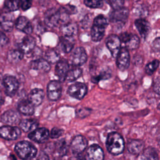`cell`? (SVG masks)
<instances>
[{
  "label": "cell",
  "mask_w": 160,
  "mask_h": 160,
  "mask_svg": "<svg viewBox=\"0 0 160 160\" xmlns=\"http://www.w3.org/2000/svg\"><path fill=\"white\" fill-rule=\"evenodd\" d=\"M74 43L71 39V38L69 37H61L59 39V47L61 50L64 53L69 52L73 48Z\"/></svg>",
  "instance_id": "83f0119b"
},
{
  "label": "cell",
  "mask_w": 160,
  "mask_h": 160,
  "mask_svg": "<svg viewBox=\"0 0 160 160\" xmlns=\"http://www.w3.org/2000/svg\"><path fill=\"white\" fill-rule=\"evenodd\" d=\"M142 160H158V154L156 149L148 147L142 151Z\"/></svg>",
  "instance_id": "f546056e"
},
{
  "label": "cell",
  "mask_w": 160,
  "mask_h": 160,
  "mask_svg": "<svg viewBox=\"0 0 160 160\" xmlns=\"http://www.w3.org/2000/svg\"><path fill=\"white\" fill-rule=\"evenodd\" d=\"M59 54L58 52L53 49H49L46 51L45 53V59L49 63H56L59 61Z\"/></svg>",
  "instance_id": "d6a6232c"
},
{
  "label": "cell",
  "mask_w": 160,
  "mask_h": 160,
  "mask_svg": "<svg viewBox=\"0 0 160 160\" xmlns=\"http://www.w3.org/2000/svg\"><path fill=\"white\" fill-rule=\"evenodd\" d=\"M3 102H4V99H3L2 96H1V93H0V105H1V104H2Z\"/></svg>",
  "instance_id": "7dc6e473"
},
{
  "label": "cell",
  "mask_w": 160,
  "mask_h": 160,
  "mask_svg": "<svg viewBox=\"0 0 160 160\" xmlns=\"http://www.w3.org/2000/svg\"><path fill=\"white\" fill-rule=\"evenodd\" d=\"M88 88L84 83L78 82L70 85L68 89V94L73 98L82 99L87 94Z\"/></svg>",
  "instance_id": "5b68a950"
},
{
  "label": "cell",
  "mask_w": 160,
  "mask_h": 160,
  "mask_svg": "<svg viewBox=\"0 0 160 160\" xmlns=\"http://www.w3.org/2000/svg\"><path fill=\"white\" fill-rule=\"evenodd\" d=\"M32 0H20V6L24 11L29 9L32 5Z\"/></svg>",
  "instance_id": "b9f144b4"
},
{
  "label": "cell",
  "mask_w": 160,
  "mask_h": 160,
  "mask_svg": "<svg viewBox=\"0 0 160 160\" xmlns=\"http://www.w3.org/2000/svg\"><path fill=\"white\" fill-rule=\"evenodd\" d=\"M87 54L82 47L76 48L71 55V62L74 66H79L84 64L87 61Z\"/></svg>",
  "instance_id": "8fae6325"
},
{
  "label": "cell",
  "mask_w": 160,
  "mask_h": 160,
  "mask_svg": "<svg viewBox=\"0 0 160 160\" xmlns=\"http://www.w3.org/2000/svg\"><path fill=\"white\" fill-rule=\"evenodd\" d=\"M5 7L9 11H17L19 8L20 0H5Z\"/></svg>",
  "instance_id": "e575fe53"
},
{
  "label": "cell",
  "mask_w": 160,
  "mask_h": 160,
  "mask_svg": "<svg viewBox=\"0 0 160 160\" xmlns=\"http://www.w3.org/2000/svg\"><path fill=\"white\" fill-rule=\"evenodd\" d=\"M106 1L113 9H117L122 8L124 3V0H106Z\"/></svg>",
  "instance_id": "f35d334b"
},
{
  "label": "cell",
  "mask_w": 160,
  "mask_h": 160,
  "mask_svg": "<svg viewBox=\"0 0 160 160\" xmlns=\"http://www.w3.org/2000/svg\"><path fill=\"white\" fill-rule=\"evenodd\" d=\"M61 31L64 36L72 38L78 32V26L74 22H68L61 27Z\"/></svg>",
  "instance_id": "f1b7e54d"
},
{
  "label": "cell",
  "mask_w": 160,
  "mask_h": 160,
  "mask_svg": "<svg viewBox=\"0 0 160 160\" xmlns=\"http://www.w3.org/2000/svg\"><path fill=\"white\" fill-rule=\"evenodd\" d=\"M144 144L142 141L139 139H132L128 144V150L132 154H139L144 149Z\"/></svg>",
  "instance_id": "d4e9b609"
},
{
  "label": "cell",
  "mask_w": 160,
  "mask_h": 160,
  "mask_svg": "<svg viewBox=\"0 0 160 160\" xmlns=\"http://www.w3.org/2000/svg\"><path fill=\"white\" fill-rule=\"evenodd\" d=\"M44 97L43 90L38 88L32 89L29 94V100L34 106H38L41 104Z\"/></svg>",
  "instance_id": "cb8c5ba5"
},
{
  "label": "cell",
  "mask_w": 160,
  "mask_h": 160,
  "mask_svg": "<svg viewBox=\"0 0 160 160\" xmlns=\"http://www.w3.org/2000/svg\"><path fill=\"white\" fill-rule=\"evenodd\" d=\"M82 74V69L79 66H74L67 72L65 80L68 82H72L78 79Z\"/></svg>",
  "instance_id": "4dcf8cb0"
},
{
  "label": "cell",
  "mask_w": 160,
  "mask_h": 160,
  "mask_svg": "<svg viewBox=\"0 0 160 160\" xmlns=\"http://www.w3.org/2000/svg\"><path fill=\"white\" fill-rule=\"evenodd\" d=\"M90 113H91V109L86 108H80L76 111V115L81 118H84L85 117H87L89 115Z\"/></svg>",
  "instance_id": "ab89813d"
},
{
  "label": "cell",
  "mask_w": 160,
  "mask_h": 160,
  "mask_svg": "<svg viewBox=\"0 0 160 160\" xmlns=\"http://www.w3.org/2000/svg\"><path fill=\"white\" fill-rule=\"evenodd\" d=\"M38 126V121L32 119H25L19 122V126L24 132L32 131L36 129Z\"/></svg>",
  "instance_id": "4316f807"
},
{
  "label": "cell",
  "mask_w": 160,
  "mask_h": 160,
  "mask_svg": "<svg viewBox=\"0 0 160 160\" xmlns=\"http://www.w3.org/2000/svg\"><path fill=\"white\" fill-rule=\"evenodd\" d=\"M9 42V39L6 35L0 30V46H4L6 45Z\"/></svg>",
  "instance_id": "7bdbcfd3"
},
{
  "label": "cell",
  "mask_w": 160,
  "mask_h": 160,
  "mask_svg": "<svg viewBox=\"0 0 160 160\" xmlns=\"http://www.w3.org/2000/svg\"><path fill=\"white\" fill-rule=\"evenodd\" d=\"M44 19L45 24L50 28L62 26L69 22V14L64 7H61L59 9L51 8L45 13Z\"/></svg>",
  "instance_id": "6da1fadb"
},
{
  "label": "cell",
  "mask_w": 160,
  "mask_h": 160,
  "mask_svg": "<svg viewBox=\"0 0 160 160\" xmlns=\"http://www.w3.org/2000/svg\"><path fill=\"white\" fill-rule=\"evenodd\" d=\"M63 131L62 129L58 128H53L51 131V132L49 133V136H51V138H58L60 136H61V135L62 134Z\"/></svg>",
  "instance_id": "60d3db41"
},
{
  "label": "cell",
  "mask_w": 160,
  "mask_h": 160,
  "mask_svg": "<svg viewBox=\"0 0 160 160\" xmlns=\"http://www.w3.org/2000/svg\"><path fill=\"white\" fill-rule=\"evenodd\" d=\"M21 134V130L16 126L6 125L0 128V136L6 140L17 139Z\"/></svg>",
  "instance_id": "ba28073f"
},
{
  "label": "cell",
  "mask_w": 160,
  "mask_h": 160,
  "mask_svg": "<svg viewBox=\"0 0 160 160\" xmlns=\"http://www.w3.org/2000/svg\"><path fill=\"white\" fill-rule=\"evenodd\" d=\"M84 158L85 160H103V151L98 144L91 145L86 151Z\"/></svg>",
  "instance_id": "e0dca14e"
},
{
  "label": "cell",
  "mask_w": 160,
  "mask_h": 160,
  "mask_svg": "<svg viewBox=\"0 0 160 160\" xmlns=\"http://www.w3.org/2000/svg\"><path fill=\"white\" fill-rule=\"evenodd\" d=\"M49 137V130L45 128H37L28 134V138L31 140L37 142H44L48 140Z\"/></svg>",
  "instance_id": "2e32d148"
},
{
  "label": "cell",
  "mask_w": 160,
  "mask_h": 160,
  "mask_svg": "<svg viewBox=\"0 0 160 160\" xmlns=\"http://www.w3.org/2000/svg\"><path fill=\"white\" fill-rule=\"evenodd\" d=\"M38 160H49V157L46 153L44 152H41L38 156Z\"/></svg>",
  "instance_id": "f6af8a7d"
},
{
  "label": "cell",
  "mask_w": 160,
  "mask_h": 160,
  "mask_svg": "<svg viewBox=\"0 0 160 160\" xmlns=\"http://www.w3.org/2000/svg\"><path fill=\"white\" fill-rule=\"evenodd\" d=\"M36 41L34 38L29 35L24 37L19 44V50L24 54L29 53L35 48Z\"/></svg>",
  "instance_id": "d6986e66"
},
{
  "label": "cell",
  "mask_w": 160,
  "mask_h": 160,
  "mask_svg": "<svg viewBox=\"0 0 160 160\" xmlns=\"http://www.w3.org/2000/svg\"><path fill=\"white\" fill-rule=\"evenodd\" d=\"M69 64L67 61L59 60L56 66L55 72L61 81H64L66 78L68 71H69Z\"/></svg>",
  "instance_id": "44dd1931"
},
{
  "label": "cell",
  "mask_w": 160,
  "mask_h": 160,
  "mask_svg": "<svg viewBox=\"0 0 160 160\" xmlns=\"http://www.w3.org/2000/svg\"><path fill=\"white\" fill-rule=\"evenodd\" d=\"M3 84L5 88V92L9 96H13L19 88L18 79L12 76H5L3 79Z\"/></svg>",
  "instance_id": "7c38bea8"
},
{
  "label": "cell",
  "mask_w": 160,
  "mask_h": 160,
  "mask_svg": "<svg viewBox=\"0 0 160 160\" xmlns=\"http://www.w3.org/2000/svg\"><path fill=\"white\" fill-rule=\"evenodd\" d=\"M14 25L16 28L24 32L28 35H29L32 32V26L31 25L29 21L24 16L19 17L15 21Z\"/></svg>",
  "instance_id": "ffe728a7"
},
{
  "label": "cell",
  "mask_w": 160,
  "mask_h": 160,
  "mask_svg": "<svg viewBox=\"0 0 160 160\" xmlns=\"http://www.w3.org/2000/svg\"><path fill=\"white\" fill-rule=\"evenodd\" d=\"M121 40L118 36L111 34L108 37L106 41V44L113 57H116L121 49Z\"/></svg>",
  "instance_id": "5bb4252c"
},
{
  "label": "cell",
  "mask_w": 160,
  "mask_h": 160,
  "mask_svg": "<svg viewBox=\"0 0 160 160\" xmlns=\"http://www.w3.org/2000/svg\"><path fill=\"white\" fill-rule=\"evenodd\" d=\"M152 48L155 51L160 52V38H157L153 41Z\"/></svg>",
  "instance_id": "ee69618b"
},
{
  "label": "cell",
  "mask_w": 160,
  "mask_h": 160,
  "mask_svg": "<svg viewBox=\"0 0 160 160\" xmlns=\"http://www.w3.org/2000/svg\"><path fill=\"white\" fill-rule=\"evenodd\" d=\"M14 25V16L8 10L0 12V26L2 29L7 32L11 31Z\"/></svg>",
  "instance_id": "9c48e42d"
},
{
  "label": "cell",
  "mask_w": 160,
  "mask_h": 160,
  "mask_svg": "<svg viewBox=\"0 0 160 160\" xmlns=\"http://www.w3.org/2000/svg\"><path fill=\"white\" fill-rule=\"evenodd\" d=\"M111 74L110 72H109L108 71H104L101 72V73L99 74H98L96 76L92 77L91 81L94 83H97L102 79H106L109 78L111 77Z\"/></svg>",
  "instance_id": "8d00e7d4"
},
{
  "label": "cell",
  "mask_w": 160,
  "mask_h": 160,
  "mask_svg": "<svg viewBox=\"0 0 160 160\" xmlns=\"http://www.w3.org/2000/svg\"><path fill=\"white\" fill-rule=\"evenodd\" d=\"M87 146L88 141L81 135L75 136L71 142V150L77 157L79 156L85 151Z\"/></svg>",
  "instance_id": "8992f818"
},
{
  "label": "cell",
  "mask_w": 160,
  "mask_h": 160,
  "mask_svg": "<svg viewBox=\"0 0 160 160\" xmlns=\"http://www.w3.org/2000/svg\"><path fill=\"white\" fill-rule=\"evenodd\" d=\"M84 4L91 8H99L103 5L102 0H84Z\"/></svg>",
  "instance_id": "74e56055"
},
{
  "label": "cell",
  "mask_w": 160,
  "mask_h": 160,
  "mask_svg": "<svg viewBox=\"0 0 160 160\" xmlns=\"http://www.w3.org/2000/svg\"><path fill=\"white\" fill-rule=\"evenodd\" d=\"M159 65V61L158 59H154L152 61L148 63L145 68L146 72L149 74L151 75L154 73V72L157 69Z\"/></svg>",
  "instance_id": "d590c367"
},
{
  "label": "cell",
  "mask_w": 160,
  "mask_h": 160,
  "mask_svg": "<svg viewBox=\"0 0 160 160\" xmlns=\"http://www.w3.org/2000/svg\"><path fill=\"white\" fill-rule=\"evenodd\" d=\"M121 42L124 44V48L127 49H136L138 48L140 42L138 36L129 32H124L119 37Z\"/></svg>",
  "instance_id": "52a82bcc"
},
{
  "label": "cell",
  "mask_w": 160,
  "mask_h": 160,
  "mask_svg": "<svg viewBox=\"0 0 160 160\" xmlns=\"http://www.w3.org/2000/svg\"><path fill=\"white\" fill-rule=\"evenodd\" d=\"M56 150L57 153L60 156H63L68 152V145L64 139L58 141L56 144Z\"/></svg>",
  "instance_id": "836d02e7"
},
{
  "label": "cell",
  "mask_w": 160,
  "mask_h": 160,
  "mask_svg": "<svg viewBox=\"0 0 160 160\" xmlns=\"http://www.w3.org/2000/svg\"><path fill=\"white\" fill-rule=\"evenodd\" d=\"M129 16V10L126 8H121L114 11L109 16L110 21L112 22H124Z\"/></svg>",
  "instance_id": "ac0fdd59"
},
{
  "label": "cell",
  "mask_w": 160,
  "mask_h": 160,
  "mask_svg": "<svg viewBox=\"0 0 160 160\" xmlns=\"http://www.w3.org/2000/svg\"><path fill=\"white\" fill-rule=\"evenodd\" d=\"M62 86L58 81L53 80L49 82L47 87V94L48 98L51 101H56L61 96Z\"/></svg>",
  "instance_id": "30bf717a"
},
{
  "label": "cell",
  "mask_w": 160,
  "mask_h": 160,
  "mask_svg": "<svg viewBox=\"0 0 160 160\" xmlns=\"http://www.w3.org/2000/svg\"><path fill=\"white\" fill-rule=\"evenodd\" d=\"M31 68L42 72H47L51 69L49 63L46 59L42 58H38L32 61L31 63Z\"/></svg>",
  "instance_id": "7402d4cb"
},
{
  "label": "cell",
  "mask_w": 160,
  "mask_h": 160,
  "mask_svg": "<svg viewBox=\"0 0 160 160\" xmlns=\"http://www.w3.org/2000/svg\"><path fill=\"white\" fill-rule=\"evenodd\" d=\"M14 150L18 156L24 160L32 159L37 154L36 148L32 143L26 141L16 143Z\"/></svg>",
  "instance_id": "277c9868"
},
{
  "label": "cell",
  "mask_w": 160,
  "mask_h": 160,
  "mask_svg": "<svg viewBox=\"0 0 160 160\" xmlns=\"http://www.w3.org/2000/svg\"><path fill=\"white\" fill-rule=\"evenodd\" d=\"M135 26L142 38H146L149 34L151 26L148 21L144 19H138L135 21Z\"/></svg>",
  "instance_id": "603a6c76"
},
{
  "label": "cell",
  "mask_w": 160,
  "mask_h": 160,
  "mask_svg": "<svg viewBox=\"0 0 160 160\" xmlns=\"http://www.w3.org/2000/svg\"><path fill=\"white\" fill-rule=\"evenodd\" d=\"M116 57V64L118 69L121 71H124L128 69L130 62V56L128 52V49L124 47L121 48Z\"/></svg>",
  "instance_id": "4fadbf2b"
},
{
  "label": "cell",
  "mask_w": 160,
  "mask_h": 160,
  "mask_svg": "<svg viewBox=\"0 0 160 160\" xmlns=\"http://www.w3.org/2000/svg\"><path fill=\"white\" fill-rule=\"evenodd\" d=\"M21 116L18 111L9 109L4 112L1 116V121L7 125H14L20 122Z\"/></svg>",
  "instance_id": "9a60e30c"
},
{
  "label": "cell",
  "mask_w": 160,
  "mask_h": 160,
  "mask_svg": "<svg viewBox=\"0 0 160 160\" xmlns=\"http://www.w3.org/2000/svg\"><path fill=\"white\" fill-rule=\"evenodd\" d=\"M24 53L19 49L10 50L8 52L7 58L8 61L11 63H17L23 58Z\"/></svg>",
  "instance_id": "1f68e13d"
},
{
  "label": "cell",
  "mask_w": 160,
  "mask_h": 160,
  "mask_svg": "<svg viewBox=\"0 0 160 160\" xmlns=\"http://www.w3.org/2000/svg\"><path fill=\"white\" fill-rule=\"evenodd\" d=\"M106 146L107 150L113 155L121 154L124 149V141L122 136L116 132L108 134Z\"/></svg>",
  "instance_id": "7a4b0ae2"
},
{
  "label": "cell",
  "mask_w": 160,
  "mask_h": 160,
  "mask_svg": "<svg viewBox=\"0 0 160 160\" xmlns=\"http://www.w3.org/2000/svg\"><path fill=\"white\" fill-rule=\"evenodd\" d=\"M18 110L24 115L31 116L34 114V106L28 100H22L18 104Z\"/></svg>",
  "instance_id": "484cf974"
},
{
  "label": "cell",
  "mask_w": 160,
  "mask_h": 160,
  "mask_svg": "<svg viewBox=\"0 0 160 160\" xmlns=\"http://www.w3.org/2000/svg\"><path fill=\"white\" fill-rule=\"evenodd\" d=\"M154 90L157 94L160 95V82H158L154 84Z\"/></svg>",
  "instance_id": "bcb514c9"
},
{
  "label": "cell",
  "mask_w": 160,
  "mask_h": 160,
  "mask_svg": "<svg viewBox=\"0 0 160 160\" xmlns=\"http://www.w3.org/2000/svg\"><path fill=\"white\" fill-rule=\"evenodd\" d=\"M108 25V21L106 17L102 15L96 16L93 21L92 27L91 31V39L94 42L101 41L105 33V29Z\"/></svg>",
  "instance_id": "3957f363"
}]
</instances>
